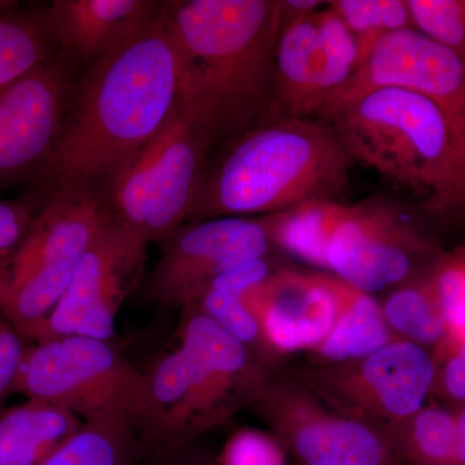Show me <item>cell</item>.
Returning a JSON list of instances; mask_svg holds the SVG:
<instances>
[{"label": "cell", "mask_w": 465, "mask_h": 465, "mask_svg": "<svg viewBox=\"0 0 465 465\" xmlns=\"http://www.w3.org/2000/svg\"><path fill=\"white\" fill-rule=\"evenodd\" d=\"M356 38L326 5L281 30L266 121L312 118L356 73Z\"/></svg>", "instance_id": "cell-10"}, {"label": "cell", "mask_w": 465, "mask_h": 465, "mask_svg": "<svg viewBox=\"0 0 465 465\" xmlns=\"http://www.w3.org/2000/svg\"><path fill=\"white\" fill-rule=\"evenodd\" d=\"M105 195L70 192L45 198L20 246L0 271V313L29 341L56 307L101 228Z\"/></svg>", "instance_id": "cell-6"}, {"label": "cell", "mask_w": 465, "mask_h": 465, "mask_svg": "<svg viewBox=\"0 0 465 465\" xmlns=\"http://www.w3.org/2000/svg\"><path fill=\"white\" fill-rule=\"evenodd\" d=\"M412 25L465 63V0H407Z\"/></svg>", "instance_id": "cell-28"}, {"label": "cell", "mask_w": 465, "mask_h": 465, "mask_svg": "<svg viewBox=\"0 0 465 465\" xmlns=\"http://www.w3.org/2000/svg\"><path fill=\"white\" fill-rule=\"evenodd\" d=\"M182 94L210 134L229 145L262 124L273 92L281 0L166 2Z\"/></svg>", "instance_id": "cell-2"}, {"label": "cell", "mask_w": 465, "mask_h": 465, "mask_svg": "<svg viewBox=\"0 0 465 465\" xmlns=\"http://www.w3.org/2000/svg\"><path fill=\"white\" fill-rule=\"evenodd\" d=\"M35 213L33 202L0 198V271L20 246Z\"/></svg>", "instance_id": "cell-30"}, {"label": "cell", "mask_w": 465, "mask_h": 465, "mask_svg": "<svg viewBox=\"0 0 465 465\" xmlns=\"http://www.w3.org/2000/svg\"><path fill=\"white\" fill-rule=\"evenodd\" d=\"M163 5L153 0H54L42 18L61 54L92 65L148 29Z\"/></svg>", "instance_id": "cell-15"}, {"label": "cell", "mask_w": 465, "mask_h": 465, "mask_svg": "<svg viewBox=\"0 0 465 465\" xmlns=\"http://www.w3.org/2000/svg\"><path fill=\"white\" fill-rule=\"evenodd\" d=\"M269 272L265 259L232 268L211 281L188 308L201 307L193 311L206 314L242 344L253 341L259 323L246 305V296L268 280Z\"/></svg>", "instance_id": "cell-20"}, {"label": "cell", "mask_w": 465, "mask_h": 465, "mask_svg": "<svg viewBox=\"0 0 465 465\" xmlns=\"http://www.w3.org/2000/svg\"><path fill=\"white\" fill-rule=\"evenodd\" d=\"M213 148L182 94L166 124L106 186L110 213L148 243L166 241L189 222Z\"/></svg>", "instance_id": "cell-7"}, {"label": "cell", "mask_w": 465, "mask_h": 465, "mask_svg": "<svg viewBox=\"0 0 465 465\" xmlns=\"http://www.w3.org/2000/svg\"><path fill=\"white\" fill-rule=\"evenodd\" d=\"M397 454L402 465H458L454 416L440 407L421 409Z\"/></svg>", "instance_id": "cell-27"}, {"label": "cell", "mask_w": 465, "mask_h": 465, "mask_svg": "<svg viewBox=\"0 0 465 465\" xmlns=\"http://www.w3.org/2000/svg\"><path fill=\"white\" fill-rule=\"evenodd\" d=\"M432 219L443 224L465 225V163L448 197Z\"/></svg>", "instance_id": "cell-32"}, {"label": "cell", "mask_w": 465, "mask_h": 465, "mask_svg": "<svg viewBox=\"0 0 465 465\" xmlns=\"http://www.w3.org/2000/svg\"><path fill=\"white\" fill-rule=\"evenodd\" d=\"M341 204V201L307 202L262 219L271 240L292 255L327 268V244Z\"/></svg>", "instance_id": "cell-22"}, {"label": "cell", "mask_w": 465, "mask_h": 465, "mask_svg": "<svg viewBox=\"0 0 465 465\" xmlns=\"http://www.w3.org/2000/svg\"><path fill=\"white\" fill-rule=\"evenodd\" d=\"M388 322L416 344L445 341L446 323L437 305L430 277L421 287L396 291L384 305Z\"/></svg>", "instance_id": "cell-26"}, {"label": "cell", "mask_w": 465, "mask_h": 465, "mask_svg": "<svg viewBox=\"0 0 465 465\" xmlns=\"http://www.w3.org/2000/svg\"><path fill=\"white\" fill-rule=\"evenodd\" d=\"M387 341V324L381 308L371 296L361 293L327 336L322 353L333 361L369 357Z\"/></svg>", "instance_id": "cell-24"}, {"label": "cell", "mask_w": 465, "mask_h": 465, "mask_svg": "<svg viewBox=\"0 0 465 465\" xmlns=\"http://www.w3.org/2000/svg\"><path fill=\"white\" fill-rule=\"evenodd\" d=\"M143 372L113 341L58 336L25 348L14 391L69 410L84 420L115 410L134 411Z\"/></svg>", "instance_id": "cell-8"}, {"label": "cell", "mask_w": 465, "mask_h": 465, "mask_svg": "<svg viewBox=\"0 0 465 465\" xmlns=\"http://www.w3.org/2000/svg\"><path fill=\"white\" fill-rule=\"evenodd\" d=\"M362 372L381 406L396 418L418 414L436 378L432 357L412 341L394 342L370 354Z\"/></svg>", "instance_id": "cell-18"}, {"label": "cell", "mask_w": 465, "mask_h": 465, "mask_svg": "<svg viewBox=\"0 0 465 465\" xmlns=\"http://www.w3.org/2000/svg\"><path fill=\"white\" fill-rule=\"evenodd\" d=\"M134 411L115 410L85 420L78 432L41 465H130L134 451Z\"/></svg>", "instance_id": "cell-21"}, {"label": "cell", "mask_w": 465, "mask_h": 465, "mask_svg": "<svg viewBox=\"0 0 465 465\" xmlns=\"http://www.w3.org/2000/svg\"><path fill=\"white\" fill-rule=\"evenodd\" d=\"M353 161L321 119L262 122L208 163L188 223L272 215L313 201H339Z\"/></svg>", "instance_id": "cell-3"}, {"label": "cell", "mask_w": 465, "mask_h": 465, "mask_svg": "<svg viewBox=\"0 0 465 465\" xmlns=\"http://www.w3.org/2000/svg\"><path fill=\"white\" fill-rule=\"evenodd\" d=\"M84 423L69 410L43 401L0 409V465H41Z\"/></svg>", "instance_id": "cell-17"}, {"label": "cell", "mask_w": 465, "mask_h": 465, "mask_svg": "<svg viewBox=\"0 0 465 465\" xmlns=\"http://www.w3.org/2000/svg\"><path fill=\"white\" fill-rule=\"evenodd\" d=\"M324 5L326 2H320V0H281L282 27L311 17Z\"/></svg>", "instance_id": "cell-34"}, {"label": "cell", "mask_w": 465, "mask_h": 465, "mask_svg": "<svg viewBox=\"0 0 465 465\" xmlns=\"http://www.w3.org/2000/svg\"><path fill=\"white\" fill-rule=\"evenodd\" d=\"M382 87L418 92L440 106L457 134L460 173L465 163L464 61L415 27L387 34L375 43L356 73L327 101L316 118L367 91Z\"/></svg>", "instance_id": "cell-11"}, {"label": "cell", "mask_w": 465, "mask_h": 465, "mask_svg": "<svg viewBox=\"0 0 465 465\" xmlns=\"http://www.w3.org/2000/svg\"><path fill=\"white\" fill-rule=\"evenodd\" d=\"M42 16L0 17V91L54 56Z\"/></svg>", "instance_id": "cell-23"}, {"label": "cell", "mask_w": 465, "mask_h": 465, "mask_svg": "<svg viewBox=\"0 0 465 465\" xmlns=\"http://www.w3.org/2000/svg\"><path fill=\"white\" fill-rule=\"evenodd\" d=\"M317 119L332 128L353 163L423 198L428 216L442 206L461 158L451 122L434 101L405 88H375Z\"/></svg>", "instance_id": "cell-4"}, {"label": "cell", "mask_w": 465, "mask_h": 465, "mask_svg": "<svg viewBox=\"0 0 465 465\" xmlns=\"http://www.w3.org/2000/svg\"><path fill=\"white\" fill-rule=\"evenodd\" d=\"M180 345L143 374L134 430L150 448L176 451L223 414L249 369L244 344L201 312L185 309Z\"/></svg>", "instance_id": "cell-5"}, {"label": "cell", "mask_w": 465, "mask_h": 465, "mask_svg": "<svg viewBox=\"0 0 465 465\" xmlns=\"http://www.w3.org/2000/svg\"><path fill=\"white\" fill-rule=\"evenodd\" d=\"M327 5L356 38L360 64L381 36L414 27L407 0H332Z\"/></svg>", "instance_id": "cell-25"}, {"label": "cell", "mask_w": 465, "mask_h": 465, "mask_svg": "<svg viewBox=\"0 0 465 465\" xmlns=\"http://www.w3.org/2000/svg\"><path fill=\"white\" fill-rule=\"evenodd\" d=\"M148 242L110 216L33 342L81 335L113 341L125 300L142 283Z\"/></svg>", "instance_id": "cell-9"}, {"label": "cell", "mask_w": 465, "mask_h": 465, "mask_svg": "<svg viewBox=\"0 0 465 465\" xmlns=\"http://www.w3.org/2000/svg\"><path fill=\"white\" fill-rule=\"evenodd\" d=\"M455 432H457L458 465H465V407L455 418Z\"/></svg>", "instance_id": "cell-35"}, {"label": "cell", "mask_w": 465, "mask_h": 465, "mask_svg": "<svg viewBox=\"0 0 465 465\" xmlns=\"http://www.w3.org/2000/svg\"><path fill=\"white\" fill-rule=\"evenodd\" d=\"M8 321L0 320V403L14 391L26 345Z\"/></svg>", "instance_id": "cell-31"}, {"label": "cell", "mask_w": 465, "mask_h": 465, "mask_svg": "<svg viewBox=\"0 0 465 465\" xmlns=\"http://www.w3.org/2000/svg\"><path fill=\"white\" fill-rule=\"evenodd\" d=\"M222 465H286V458L277 440L256 430H242L226 443Z\"/></svg>", "instance_id": "cell-29"}, {"label": "cell", "mask_w": 465, "mask_h": 465, "mask_svg": "<svg viewBox=\"0 0 465 465\" xmlns=\"http://www.w3.org/2000/svg\"><path fill=\"white\" fill-rule=\"evenodd\" d=\"M162 243L146 292L164 307L185 309L220 274L264 259L271 235L262 219L216 217L189 223Z\"/></svg>", "instance_id": "cell-12"}, {"label": "cell", "mask_w": 465, "mask_h": 465, "mask_svg": "<svg viewBox=\"0 0 465 465\" xmlns=\"http://www.w3.org/2000/svg\"><path fill=\"white\" fill-rule=\"evenodd\" d=\"M427 249L428 242L393 202L342 203L330 232L327 268L351 289L378 292L406 280L414 265V252Z\"/></svg>", "instance_id": "cell-14"}, {"label": "cell", "mask_w": 465, "mask_h": 465, "mask_svg": "<svg viewBox=\"0 0 465 465\" xmlns=\"http://www.w3.org/2000/svg\"><path fill=\"white\" fill-rule=\"evenodd\" d=\"M336 314L338 295L331 283L300 280L277 287L262 312V326L275 347L295 351L327 338Z\"/></svg>", "instance_id": "cell-16"}, {"label": "cell", "mask_w": 465, "mask_h": 465, "mask_svg": "<svg viewBox=\"0 0 465 465\" xmlns=\"http://www.w3.org/2000/svg\"><path fill=\"white\" fill-rule=\"evenodd\" d=\"M73 61L54 54L0 91V191L33 182L56 146L73 94Z\"/></svg>", "instance_id": "cell-13"}, {"label": "cell", "mask_w": 465, "mask_h": 465, "mask_svg": "<svg viewBox=\"0 0 465 465\" xmlns=\"http://www.w3.org/2000/svg\"><path fill=\"white\" fill-rule=\"evenodd\" d=\"M180 97L182 66L163 5L148 29L92 64L73 90L56 146L33 179L45 200L70 192L104 194L166 124Z\"/></svg>", "instance_id": "cell-1"}, {"label": "cell", "mask_w": 465, "mask_h": 465, "mask_svg": "<svg viewBox=\"0 0 465 465\" xmlns=\"http://www.w3.org/2000/svg\"><path fill=\"white\" fill-rule=\"evenodd\" d=\"M443 388L452 401L465 403V344L458 347L443 370Z\"/></svg>", "instance_id": "cell-33"}, {"label": "cell", "mask_w": 465, "mask_h": 465, "mask_svg": "<svg viewBox=\"0 0 465 465\" xmlns=\"http://www.w3.org/2000/svg\"><path fill=\"white\" fill-rule=\"evenodd\" d=\"M291 445L305 465H400L381 437L351 421L302 425L292 433Z\"/></svg>", "instance_id": "cell-19"}]
</instances>
